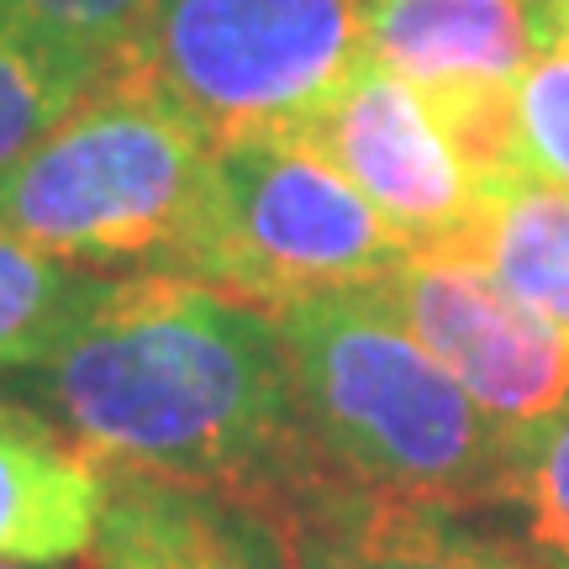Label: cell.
Returning a JSON list of instances; mask_svg holds the SVG:
<instances>
[{
	"label": "cell",
	"mask_w": 569,
	"mask_h": 569,
	"mask_svg": "<svg viewBox=\"0 0 569 569\" xmlns=\"http://www.w3.org/2000/svg\"><path fill=\"white\" fill-rule=\"evenodd\" d=\"M217 153L122 74H101L0 174V227L69 264L169 269L211 201Z\"/></svg>",
	"instance_id": "cell-3"
},
{
	"label": "cell",
	"mask_w": 569,
	"mask_h": 569,
	"mask_svg": "<svg viewBox=\"0 0 569 569\" xmlns=\"http://www.w3.org/2000/svg\"><path fill=\"white\" fill-rule=\"evenodd\" d=\"M528 549L543 569H569V401L522 438L517 501Z\"/></svg>",
	"instance_id": "cell-16"
},
{
	"label": "cell",
	"mask_w": 569,
	"mask_h": 569,
	"mask_svg": "<svg viewBox=\"0 0 569 569\" xmlns=\"http://www.w3.org/2000/svg\"><path fill=\"white\" fill-rule=\"evenodd\" d=\"M522 163L569 190V48L549 42L517 80Z\"/></svg>",
	"instance_id": "cell-17"
},
{
	"label": "cell",
	"mask_w": 569,
	"mask_h": 569,
	"mask_svg": "<svg viewBox=\"0 0 569 569\" xmlns=\"http://www.w3.org/2000/svg\"><path fill=\"white\" fill-rule=\"evenodd\" d=\"M543 32L549 42L569 48V0H543Z\"/></svg>",
	"instance_id": "cell-18"
},
{
	"label": "cell",
	"mask_w": 569,
	"mask_h": 569,
	"mask_svg": "<svg viewBox=\"0 0 569 569\" xmlns=\"http://www.w3.org/2000/svg\"><path fill=\"white\" fill-rule=\"evenodd\" d=\"M306 142L407 238L411 253H443L480 201V184L448 148L427 101L380 63H365L338 90Z\"/></svg>",
	"instance_id": "cell-8"
},
{
	"label": "cell",
	"mask_w": 569,
	"mask_h": 569,
	"mask_svg": "<svg viewBox=\"0 0 569 569\" xmlns=\"http://www.w3.org/2000/svg\"><path fill=\"white\" fill-rule=\"evenodd\" d=\"M369 290L507 432L528 438L569 401V332L517 306L475 264L407 253Z\"/></svg>",
	"instance_id": "cell-7"
},
{
	"label": "cell",
	"mask_w": 569,
	"mask_h": 569,
	"mask_svg": "<svg viewBox=\"0 0 569 569\" xmlns=\"http://www.w3.org/2000/svg\"><path fill=\"white\" fill-rule=\"evenodd\" d=\"M549 48L543 0H365V53L411 90L517 84Z\"/></svg>",
	"instance_id": "cell-9"
},
{
	"label": "cell",
	"mask_w": 569,
	"mask_h": 569,
	"mask_svg": "<svg viewBox=\"0 0 569 569\" xmlns=\"http://www.w3.org/2000/svg\"><path fill=\"white\" fill-rule=\"evenodd\" d=\"M274 569H543L532 549L465 528V511L365 486L306 448L243 511Z\"/></svg>",
	"instance_id": "cell-6"
},
{
	"label": "cell",
	"mask_w": 569,
	"mask_h": 569,
	"mask_svg": "<svg viewBox=\"0 0 569 569\" xmlns=\"http://www.w3.org/2000/svg\"><path fill=\"white\" fill-rule=\"evenodd\" d=\"M0 569H32V565H6V559H0Z\"/></svg>",
	"instance_id": "cell-19"
},
{
	"label": "cell",
	"mask_w": 569,
	"mask_h": 569,
	"mask_svg": "<svg viewBox=\"0 0 569 569\" xmlns=\"http://www.w3.org/2000/svg\"><path fill=\"white\" fill-rule=\"evenodd\" d=\"M407 253V238L306 138H253L217 148L211 201L163 274L284 311L332 290H369Z\"/></svg>",
	"instance_id": "cell-5"
},
{
	"label": "cell",
	"mask_w": 569,
	"mask_h": 569,
	"mask_svg": "<svg viewBox=\"0 0 569 569\" xmlns=\"http://www.w3.org/2000/svg\"><path fill=\"white\" fill-rule=\"evenodd\" d=\"M365 53V0H153L106 74L163 101L196 138H306Z\"/></svg>",
	"instance_id": "cell-4"
},
{
	"label": "cell",
	"mask_w": 569,
	"mask_h": 569,
	"mask_svg": "<svg viewBox=\"0 0 569 569\" xmlns=\"http://www.w3.org/2000/svg\"><path fill=\"white\" fill-rule=\"evenodd\" d=\"M38 369L42 407L106 475H153L248 511L311 448L274 311L190 274L106 280Z\"/></svg>",
	"instance_id": "cell-1"
},
{
	"label": "cell",
	"mask_w": 569,
	"mask_h": 569,
	"mask_svg": "<svg viewBox=\"0 0 569 569\" xmlns=\"http://www.w3.org/2000/svg\"><path fill=\"white\" fill-rule=\"evenodd\" d=\"M438 259H465L532 317L569 332V190L532 169L480 184V201Z\"/></svg>",
	"instance_id": "cell-12"
},
{
	"label": "cell",
	"mask_w": 569,
	"mask_h": 569,
	"mask_svg": "<svg viewBox=\"0 0 569 569\" xmlns=\"http://www.w3.org/2000/svg\"><path fill=\"white\" fill-rule=\"evenodd\" d=\"M148 11L153 0H0V27L84 80H101L138 38Z\"/></svg>",
	"instance_id": "cell-14"
},
{
	"label": "cell",
	"mask_w": 569,
	"mask_h": 569,
	"mask_svg": "<svg viewBox=\"0 0 569 569\" xmlns=\"http://www.w3.org/2000/svg\"><path fill=\"white\" fill-rule=\"evenodd\" d=\"M106 511V469L69 432L21 407H0V559L74 565Z\"/></svg>",
	"instance_id": "cell-10"
},
{
	"label": "cell",
	"mask_w": 569,
	"mask_h": 569,
	"mask_svg": "<svg viewBox=\"0 0 569 569\" xmlns=\"http://www.w3.org/2000/svg\"><path fill=\"white\" fill-rule=\"evenodd\" d=\"M84 74L0 27V174L84 96Z\"/></svg>",
	"instance_id": "cell-15"
},
{
	"label": "cell",
	"mask_w": 569,
	"mask_h": 569,
	"mask_svg": "<svg viewBox=\"0 0 569 569\" xmlns=\"http://www.w3.org/2000/svg\"><path fill=\"white\" fill-rule=\"evenodd\" d=\"M306 443L353 480L427 507L517 501L522 438L490 422L375 290H332L274 311Z\"/></svg>",
	"instance_id": "cell-2"
},
{
	"label": "cell",
	"mask_w": 569,
	"mask_h": 569,
	"mask_svg": "<svg viewBox=\"0 0 569 569\" xmlns=\"http://www.w3.org/2000/svg\"><path fill=\"white\" fill-rule=\"evenodd\" d=\"M84 569H274V553L222 496L153 475H106V511Z\"/></svg>",
	"instance_id": "cell-11"
},
{
	"label": "cell",
	"mask_w": 569,
	"mask_h": 569,
	"mask_svg": "<svg viewBox=\"0 0 569 569\" xmlns=\"http://www.w3.org/2000/svg\"><path fill=\"white\" fill-rule=\"evenodd\" d=\"M101 284L84 264L53 259L0 227V369H38L90 311Z\"/></svg>",
	"instance_id": "cell-13"
}]
</instances>
